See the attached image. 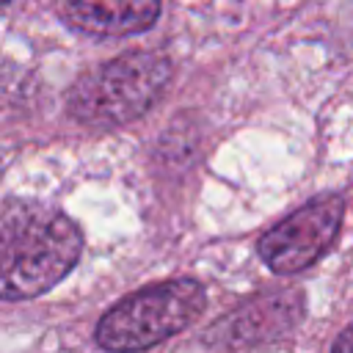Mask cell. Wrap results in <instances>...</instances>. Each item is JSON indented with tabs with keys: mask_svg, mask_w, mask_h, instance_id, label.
<instances>
[{
	"mask_svg": "<svg viewBox=\"0 0 353 353\" xmlns=\"http://www.w3.org/2000/svg\"><path fill=\"white\" fill-rule=\"evenodd\" d=\"M83 251L77 223L58 207L0 201V301H25L69 276Z\"/></svg>",
	"mask_w": 353,
	"mask_h": 353,
	"instance_id": "obj_1",
	"label": "cell"
},
{
	"mask_svg": "<svg viewBox=\"0 0 353 353\" xmlns=\"http://www.w3.org/2000/svg\"><path fill=\"white\" fill-rule=\"evenodd\" d=\"M331 353H353V323H350V325L336 336V342H334Z\"/></svg>",
	"mask_w": 353,
	"mask_h": 353,
	"instance_id": "obj_7",
	"label": "cell"
},
{
	"mask_svg": "<svg viewBox=\"0 0 353 353\" xmlns=\"http://www.w3.org/2000/svg\"><path fill=\"white\" fill-rule=\"evenodd\" d=\"M345 218V201L339 196H320L290 212L256 243L262 262L281 276L306 270L336 240Z\"/></svg>",
	"mask_w": 353,
	"mask_h": 353,
	"instance_id": "obj_4",
	"label": "cell"
},
{
	"mask_svg": "<svg viewBox=\"0 0 353 353\" xmlns=\"http://www.w3.org/2000/svg\"><path fill=\"white\" fill-rule=\"evenodd\" d=\"M171 74V61L163 52H124L80 74L66 94V110L74 121L97 130L130 124L163 97Z\"/></svg>",
	"mask_w": 353,
	"mask_h": 353,
	"instance_id": "obj_2",
	"label": "cell"
},
{
	"mask_svg": "<svg viewBox=\"0 0 353 353\" xmlns=\"http://www.w3.org/2000/svg\"><path fill=\"white\" fill-rule=\"evenodd\" d=\"M72 28L91 36H132L149 30L160 17V0H63Z\"/></svg>",
	"mask_w": 353,
	"mask_h": 353,
	"instance_id": "obj_6",
	"label": "cell"
},
{
	"mask_svg": "<svg viewBox=\"0 0 353 353\" xmlns=\"http://www.w3.org/2000/svg\"><path fill=\"white\" fill-rule=\"evenodd\" d=\"M301 320H303V292L270 290L251 295L248 301L234 306V312H229L212 328V336H218V342L226 347L259 345L287 336Z\"/></svg>",
	"mask_w": 353,
	"mask_h": 353,
	"instance_id": "obj_5",
	"label": "cell"
},
{
	"mask_svg": "<svg viewBox=\"0 0 353 353\" xmlns=\"http://www.w3.org/2000/svg\"><path fill=\"white\" fill-rule=\"evenodd\" d=\"M3 3H8V0H0V6H3Z\"/></svg>",
	"mask_w": 353,
	"mask_h": 353,
	"instance_id": "obj_8",
	"label": "cell"
},
{
	"mask_svg": "<svg viewBox=\"0 0 353 353\" xmlns=\"http://www.w3.org/2000/svg\"><path fill=\"white\" fill-rule=\"evenodd\" d=\"M204 306L207 295L196 279H168L110 306L97 323L94 336L110 353H138L188 328Z\"/></svg>",
	"mask_w": 353,
	"mask_h": 353,
	"instance_id": "obj_3",
	"label": "cell"
}]
</instances>
